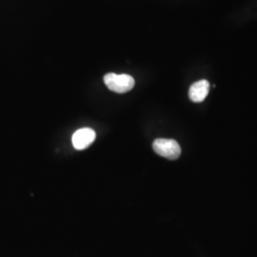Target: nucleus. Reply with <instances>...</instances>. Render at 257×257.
Masks as SVG:
<instances>
[{"mask_svg":"<svg viewBox=\"0 0 257 257\" xmlns=\"http://www.w3.org/2000/svg\"><path fill=\"white\" fill-rule=\"evenodd\" d=\"M153 148L157 155L171 160L177 159L181 155V148L174 139L158 138L155 140Z\"/></svg>","mask_w":257,"mask_h":257,"instance_id":"obj_2","label":"nucleus"},{"mask_svg":"<svg viewBox=\"0 0 257 257\" xmlns=\"http://www.w3.org/2000/svg\"><path fill=\"white\" fill-rule=\"evenodd\" d=\"M104 82L108 89L117 93L131 91L135 87V79L128 74H107L104 76Z\"/></svg>","mask_w":257,"mask_h":257,"instance_id":"obj_1","label":"nucleus"},{"mask_svg":"<svg viewBox=\"0 0 257 257\" xmlns=\"http://www.w3.org/2000/svg\"><path fill=\"white\" fill-rule=\"evenodd\" d=\"M95 137L96 134L92 128H79L73 135L72 142L76 150H84L92 144Z\"/></svg>","mask_w":257,"mask_h":257,"instance_id":"obj_3","label":"nucleus"},{"mask_svg":"<svg viewBox=\"0 0 257 257\" xmlns=\"http://www.w3.org/2000/svg\"><path fill=\"white\" fill-rule=\"evenodd\" d=\"M210 91V83L207 80H200L193 83L189 91V96L191 100L199 103L205 100Z\"/></svg>","mask_w":257,"mask_h":257,"instance_id":"obj_4","label":"nucleus"}]
</instances>
